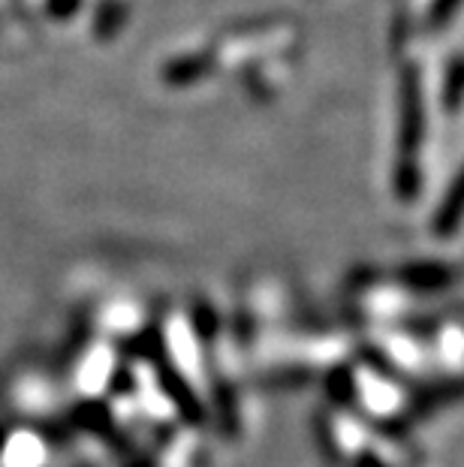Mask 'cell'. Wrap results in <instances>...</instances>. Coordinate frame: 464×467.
I'll use <instances>...</instances> for the list:
<instances>
[{"label": "cell", "mask_w": 464, "mask_h": 467, "mask_svg": "<svg viewBox=\"0 0 464 467\" xmlns=\"http://www.w3.org/2000/svg\"><path fill=\"white\" fill-rule=\"evenodd\" d=\"M459 0H438V4L431 6V25H443L449 22V16L456 13Z\"/></svg>", "instance_id": "obj_6"}, {"label": "cell", "mask_w": 464, "mask_h": 467, "mask_svg": "<svg viewBox=\"0 0 464 467\" xmlns=\"http://www.w3.org/2000/svg\"><path fill=\"white\" fill-rule=\"evenodd\" d=\"M459 200H461V182L456 178L452 182V187H449V200H447V205L440 208L438 212V221H434V233L438 235H452L456 233V226H459Z\"/></svg>", "instance_id": "obj_4"}, {"label": "cell", "mask_w": 464, "mask_h": 467, "mask_svg": "<svg viewBox=\"0 0 464 467\" xmlns=\"http://www.w3.org/2000/svg\"><path fill=\"white\" fill-rule=\"evenodd\" d=\"M78 6H82V0H48V13L55 18H70Z\"/></svg>", "instance_id": "obj_7"}, {"label": "cell", "mask_w": 464, "mask_h": 467, "mask_svg": "<svg viewBox=\"0 0 464 467\" xmlns=\"http://www.w3.org/2000/svg\"><path fill=\"white\" fill-rule=\"evenodd\" d=\"M459 97H461V61L459 57H452L449 78H447V109L449 112H456L459 109Z\"/></svg>", "instance_id": "obj_5"}, {"label": "cell", "mask_w": 464, "mask_h": 467, "mask_svg": "<svg viewBox=\"0 0 464 467\" xmlns=\"http://www.w3.org/2000/svg\"><path fill=\"white\" fill-rule=\"evenodd\" d=\"M214 69L211 55H187L179 61H170L163 69V78L170 85H193L196 78H205Z\"/></svg>", "instance_id": "obj_2"}, {"label": "cell", "mask_w": 464, "mask_h": 467, "mask_svg": "<svg viewBox=\"0 0 464 467\" xmlns=\"http://www.w3.org/2000/svg\"><path fill=\"white\" fill-rule=\"evenodd\" d=\"M404 118H401V151L404 161L401 163H417L413 154H419L422 145V130H426V112H422V85H419V69L407 67L404 73Z\"/></svg>", "instance_id": "obj_1"}, {"label": "cell", "mask_w": 464, "mask_h": 467, "mask_svg": "<svg viewBox=\"0 0 464 467\" xmlns=\"http://www.w3.org/2000/svg\"><path fill=\"white\" fill-rule=\"evenodd\" d=\"M127 22V6L115 4V0H106L97 9V18H94V34L97 36H112L121 31V25Z\"/></svg>", "instance_id": "obj_3"}]
</instances>
